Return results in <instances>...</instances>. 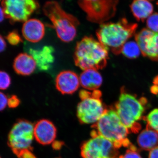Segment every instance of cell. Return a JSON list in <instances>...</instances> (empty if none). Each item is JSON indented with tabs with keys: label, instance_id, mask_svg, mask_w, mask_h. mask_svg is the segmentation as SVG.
Listing matches in <instances>:
<instances>
[{
	"label": "cell",
	"instance_id": "7c38bea8",
	"mask_svg": "<svg viewBox=\"0 0 158 158\" xmlns=\"http://www.w3.org/2000/svg\"><path fill=\"white\" fill-rule=\"evenodd\" d=\"M27 50L35 60L39 70L47 71L52 67L55 62V49L52 46L46 45L41 48L27 47Z\"/></svg>",
	"mask_w": 158,
	"mask_h": 158
},
{
	"label": "cell",
	"instance_id": "9a60e30c",
	"mask_svg": "<svg viewBox=\"0 0 158 158\" xmlns=\"http://www.w3.org/2000/svg\"><path fill=\"white\" fill-rule=\"evenodd\" d=\"M45 32L44 24L36 19L28 20L23 26V36L30 42H39L44 37Z\"/></svg>",
	"mask_w": 158,
	"mask_h": 158
},
{
	"label": "cell",
	"instance_id": "cb8c5ba5",
	"mask_svg": "<svg viewBox=\"0 0 158 158\" xmlns=\"http://www.w3.org/2000/svg\"><path fill=\"white\" fill-rule=\"evenodd\" d=\"M9 44L12 45H17L22 42V39L17 31H14L10 32L6 37Z\"/></svg>",
	"mask_w": 158,
	"mask_h": 158
},
{
	"label": "cell",
	"instance_id": "ffe728a7",
	"mask_svg": "<svg viewBox=\"0 0 158 158\" xmlns=\"http://www.w3.org/2000/svg\"><path fill=\"white\" fill-rule=\"evenodd\" d=\"M140 48L137 43L131 41L125 44L122 49L121 53L129 59H135L140 54Z\"/></svg>",
	"mask_w": 158,
	"mask_h": 158
},
{
	"label": "cell",
	"instance_id": "484cf974",
	"mask_svg": "<svg viewBox=\"0 0 158 158\" xmlns=\"http://www.w3.org/2000/svg\"><path fill=\"white\" fill-rule=\"evenodd\" d=\"M20 102L17 96L12 95L10 98H8V106L9 108H15L19 105Z\"/></svg>",
	"mask_w": 158,
	"mask_h": 158
},
{
	"label": "cell",
	"instance_id": "603a6c76",
	"mask_svg": "<svg viewBox=\"0 0 158 158\" xmlns=\"http://www.w3.org/2000/svg\"><path fill=\"white\" fill-rule=\"evenodd\" d=\"M147 26L151 31L158 33V13L151 15L147 20Z\"/></svg>",
	"mask_w": 158,
	"mask_h": 158
},
{
	"label": "cell",
	"instance_id": "5bb4252c",
	"mask_svg": "<svg viewBox=\"0 0 158 158\" xmlns=\"http://www.w3.org/2000/svg\"><path fill=\"white\" fill-rule=\"evenodd\" d=\"M57 135V129L53 123L47 119H41L34 127V136L36 141L42 145L52 143Z\"/></svg>",
	"mask_w": 158,
	"mask_h": 158
},
{
	"label": "cell",
	"instance_id": "4fadbf2b",
	"mask_svg": "<svg viewBox=\"0 0 158 158\" xmlns=\"http://www.w3.org/2000/svg\"><path fill=\"white\" fill-rule=\"evenodd\" d=\"M80 85V77L72 71H62L58 74L56 78V88L63 94L75 93Z\"/></svg>",
	"mask_w": 158,
	"mask_h": 158
},
{
	"label": "cell",
	"instance_id": "8fae6325",
	"mask_svg": "<svg viewBox=\"0 0 158 158\" xmlns=\"http://www.w3.org/2000/svg\"><path fill=\"white\" fill-rule=\"evenodd\" d=\"M135 38L143 56L158 61V33L144 28L136 34Z\"/></svg>",
	"mask_w": 158,
	"mask_h": 158
},
{
	"label": "cell",
	"instance_id": "4dcf8cb0",
	"mask_svg": "<svg viewBox=\"0 0 158 158\" xmlns=\"http://www.w3.org/2000/svg\"><path fill=\"white\" fill-rule=\"evenodd\" d=\"M5 17V14H4L2 7L0 6V23L2 22L3 21Z\"/></svg>",
	"mask_w": 158,
	"mask_h": 158
},
{
	"label": "cell",
	"instance_id": "30bf717a",
	"mask_svg": "<svg viewBox=\"0 0 158 158\" xmlns=\"http://www.w3.org/2000/svg\"><path fill=\"white\" fill-rule=\"evenodd\" d=\"M5 17L11 23L25 22L40 8L37 0H2Z\"/></svg>",
	"mask_w": 158,
	"mask_h": 158
},
{
	"label": "cell",
	"instance_id": "d6986e66",
	"mask_svg": "<svg viewBox=\"0 0 158 158\" xmlns=\"http://www.w3.org/2000/svg\"><path fill=\"white\" fill-rule=\"evenodd\" d=\"M139 147L144 150H151L158 146V133L147 126L139 134L137 139Z\"/></svg>",
	"mask_w": 158,
	"mask_h": 158
},
{
	"label": "cell",
	"instance_id": "6da1fadb",
	"mask_svg": "<svg viewBox=\"0 0 158 158\" xmlns=\"http://www.w3.org/2000/svg\"><path fill=\"white\" fill-rule=\"evenodd\" d=\"M108 59V50L92 36H86L77 43L74 61L82 70L102 69L106 65Z\"/></svg>",
	"mask_w": 158,
	"mask_h": 158
},
{
	"label": "cell",
	"instance_id": "2e32d148",
	"mask_svg": "<svg viewBox=\"0 0 158 158\" xmlns=\"http://www.w3.org/2000/svg\"><path fill=\"white\" fill-rule=\"evenodd\" d=\"M36 67L37 64L34 58L26 53L18 55L13 63L14 70L21 75H30L34 72Z\"/></svg>",
	"mask_w": 158,
	"mask_h": 158
},
{
	"label": "cell",
	"instance_id": "4316f807",
	"mask_svg": "<svg viewBox=\"0 0 158 158\" xmlns=\"http://www.w3.org/2000/svg\"><path fill=\"white\" fill-rule=\"evenodd\" d=\"M8 98L5 94L0 92V111L4 110L8 105Z\"/></svg>",
	"mask_w": 158,
	"mask_h": 158
},
{
	"label": "cell",
	"instance_id": "52a82bcc",
	"mask_svg": "<svg viewBox=\"0 0 158 158\" xmlns=\"http://www.w3.org/2000/svg\"><path fill=\"white\" fill-rule=\"evenodd\" d=\"M118 0H78V4L90 22L101 24L116 14Z\"/></svg>",
	"mask_w": 158,
	"mask_h": 158
},
{
	"label": "cell",
	"instance_id": "ba28073f",
	"mask_svg": "<svg viewBox=\"0 0 158 158\" xmlns=\"http://www.w3.org/2000/svg\"><path fill=\"white\" fill-rule=\"evenodd\" d=\"M34 136V125L27 120L20 119L13 126L8 138V144L18 157L26 150L32 151Z\"/></svg>",
	"mask_w": 158,
	"mask_h": 158
},
{
	"label": "cell",
	"instance_id": "d6a6232c",
	"mask_svg": "<svg viewBox=\"0 0 158 158\" xmlns=\"http://www.w3.org/2000/svg\"><path fill=\"white\" fill-rule=\"evenodd\" d=\"M0 158H1V157H0Z\"/></svg>",
	"mask_w": 158,
	"mask_h": 158
},
{
	"label": "cell",
	"instance_id": "f1b7e54d",
	"mask_svg": "<svg viewBox=\"0 0 158 158\" xmlns=\"http://www.w3.org/2000/svg\"><path fill=\"white\" fill-rule=\"evenodd\" d=\"M149 158H158V146L150 151Z\"/></svg>",
	"mask_w": 158,
	"mask_h": 158
},
{
	"label": "cell",
	"instance_id": "5b68a950",
	"mask_svg": "<svg viewBox=\"0 0 158 158\" xmlns=\"http://www.w3.org/2000/svg\"><path fill=\"white\" fill-rule=\"evenodd\" d=\"M94 131L112 143L116 148L130 147L127 136L129 131L123 124L115 110L108 109L98 121L92 126Z\"/></svg>",
	"mask_w": 158,
	"mask_h": 158
},
{
	"label": "cell",
	"instance_id": "9c48e42d",
	"mask_svg": "<svg viewBox=\"0 0 158 158\" xmlns=\"http://www.w3.org/2000/svg\"><path fill=\"white\" fill-rule=\"evenodd\" d=\"M91 138L81 147L83 158H117L118 152L113 143L93 131Z\"/></svg>",
	"mask_w": 158,
	"mask_h": 158
},
{
	"label": "cell",
	"instance_id": "3957f363",
	"mask_svg": "<svg viewBox=\"0 0 158 158\" xmlns=\"http://www.w3.org/2000/svg\"><path fill=\"white\" fill-rule=\"evenodd\" d=\"M43 11L50 20L57 36L62 41L69 42L75 38L80 22L74 15L66 12L56 1L46 2L43 7Z\"/></svg>",
	"mask_w": 158,
	"mask_h": 158
},
{
	"label": "cell",
	"instance_id": "1f68e13d",
	"mask_svg": "<svg viewBox=\"0 0 158 158\" xmlns=\"http://www.w3.org/2000/svg\"><path fill=\"white\" fill-rule=\"evenodd\" d=\"M157 5L158 6V2H157Z\"/></svg>",
	"mask_w": 158,
	"mask_h": 158
},
{
	"label": "cell",
	"instance_id": "7a4b0ae2",
	"mask_svg": "<svg viewBox=\"0 0 158 158\" xmlns=\"http://www.w3.org/2000/svg\"><path fill=\"white\" fill-rule=\"evenodd\" d=\"M100 25L96 32L98 40L115 55L121 53L123 45L135 34L138 27L137 24L129 23L125 18L116 23Z\"/></svg>",
	"mask_w": 158,
	"mask_h": 158
},
{
	"label": "cell",
	"instance_id": "44dd1931",
	"mask_svg": "<svg viewBox=\"0 0 158 158\" xmlns=\"http://www.w3.org/2000/svg\"><path fill=\"white\" fill-rule=\"evenodd\" d=\"M147 126L158 133V109L152 110L145 118Z\"/></svg>",
	"mask_w": 158,
	"mask_h": 158
},
{
	"label": "cell",
	"instance_id": "277c9868",
	"mask_svg": "<svg viewBox=\"0 0 158 158\" xmlns=\"http://www.w3.org/2000/svg\"><path fill=\"white\" fill-rule=\"evenodd\" d=\"M147 103L146 98H138L136 95L128 92L124 88L120 89L115 110L123 124L133 132H138L140 129L138 121L142 118Z\"/></svg>",
	"mask_w": 158,
	"mask_h": 158
},
{
	"label": "cell",
	"instance_id": "7402d4cb",
	"mask_svg": "<svg viewBox=\"0 0 158 158\" xmlns=\"http://www.w3.org/2000/svg\"><path fill=\"white\" fill-rule=\"evenodd\" d=\"M11 84V79L9 74L0 71V90H6Z\"/></svg>",
	"mask_w": 158,
	"mask_h": 158
},
{
	"label": "cell",
	"instance_id": "d4e9b609",
	"mask_svg": "<svg viewBox=\"0 0 158 158\" xmlns=\"http://www.w3.org/2000/svg\"><path fill=\"white\" fill-rule=\"evenodd\" d=\"M130 148L123 155L120 156L119 158H142L137 152V148L134 145L131 144Z\"/></svg>",
	"mask_w": 158,
	"mask_h": 158
},
{
	"label": "cell",
	"instance_id": "e0dca14e",
	"mask_svg": "<svg viewBox=\"0 0 158 158\" xmlns=\"http://www.w3.org/2000/svg\"><path fill=\"white\" fill-rule=\"evenodd\" d=\"M80 77V84L87 90H98L102 83V77L97 69H86L81 74Z\"/></svg>",
	"mask_w": 158,
	"mask_h": 158
},
{
	"label": "cell",
	"instance_id": "f546056e",
	"mask_svg": "<svg viewBox=\"0 0 158 158\" xmlns=\"http://www.w3.org/2000/svg\"><path fill=\"white\" fill-rule=\"evenodd\" d=\"M6 43L5 40L2 35H0V53L2 52L6 49Z\"/></svg>",
	"mask_w": 158,
	"mask_h": 158
},
{
	"label": "cell",
	"instance_id": "8992f818",
	"mask_svg": "<svg viewBox=\"0 0 158 158\" xmlns=\"http://www.w3.org/2000/svg\"><path fill=\"white\" fill-rule=\"evenodd\" d=\"M79 94L81 101L77 108V116L79 121L83 124H94L107 110L102 101L101 91L82 90Z\"/></svg>",
	"mask_w": 158,
	"mask_h": 158
},
{
	"label": "cell",
	"instance_id": "83f0119b",
	"mask_svg": "<svg viewBox=\"0 0 158 158\" xmlns=\"http://www.w3.org/2000/svg\"><path fill=\"white\" fill-rule=\"evenodd\" d=\"M19 158H36L35 156L30 150H26L23 152L21 154Z\"/></svg>",
	"mask_w": 158,
	"mask_h": 158
},
{
	"label": "cell",
	"instance_id": "ac0fdd59",
	"mask_svg": "<svg viewBox=\"0 0 158 158\" xmlns=\"http://www.w3.org/2000/svg\"><path fill=\"white\" fill-rule=\"evenodd\" d=\"M133 15L138 21L144 22L153 11V6L147 0H134L130 6Z\"/></svg>",
	"mask_w": 158,
	"mask_h": 158
}]
</instances>
